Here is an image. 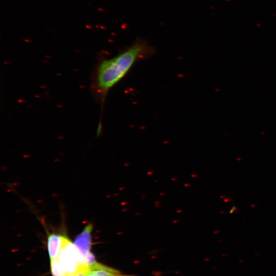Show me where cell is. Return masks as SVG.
<instances>
[{"label": "cell", "mask_w": 276, "mask_h": 276, "mask_svg": "<svg viewBox=\"0 0 276 276\" xmlns=\"http://www.w3.org/2000/svg\"><path fill=\"white\" fill-rule=\"evenodd\" d=\"M154 52L146 41L139 39L115 57L102 61L96 73L94 87L97 93L104 99L136 62L150 57Z\"/></svg>", "instance_id": "obj_1"}, {"label": "cell", "mask_w": 276, "mask_h": 276, "mask_svg": "<svg viewBox=\"0 0 276 276\" xmlns=\"http://www.w3.org/2000/svg\"><path fill=\"white\" fill-rule=\"evenodd\" d=\"M61 238L62 245L58 260L66 273L77 275L87 264L86 261L67 237L61 236Z\"/></svg>", "instance_id": "obj_2"}, {"label": "cell", "mask_w": 276, "mask_h": 276, "mask_svg": "<svg viewBox=\"0 0 276 276\" xmlns=\"http://www.w3.org/2000/svg\"><path fill=\"white\" fill-rule=\"evenodd\" d=\"M78 276H132L97 262L87 264L84 271Z\"/></svg>", "instance_id": "obj_3"}, {"label": "cell", "mask_w": 276, "mask_h": 276, "mask_svg": "<svg viewBox=\"0 0 276 276\" xmlns=\"http://www.w3.org/2000/svg\"><path fill=\"white\" fill-rule=\"evenodd\" d=\"M93 228V225L91 224H87L82 232L77 236L74 241L75 245L85 260L87 256L90 252Z\"/></svg>", "instance_id": "obj_4"}, {"label": "cell", "mask_w": 276, "mask_h": 276, "mask_svg": "<svg viewBox=\"0 0 276 276\" xmlns=\"http://www.w3.org/2000/svg\"><path fill=\"white\" fill-rule=\"evenodd\" d=\"M61 245V236L54 233L48 235V249L51 260L58 259Z\"/></svg>", "instance_id": "obj_5"}, {"label": "cell", "mask_w": 276, "mask_h": 276, "mask_svg": "<svg viewBox=\"0 0 276 276\" xmlns=\"http://www.w3.org/2000/svg\"><path fill=\"white\" fill-rule=\"evenodd\" d=\"M51 267L53 276H64L66 274L58 259L51 260Z\"/></svg>", "instance_id": "obj_6"}, {"label": "cell", "mask_w": 276, "mask_h": 276, "mask_svg": "<svg viewBox=\"0 0 276 276\" xmlns=\"http://www.w3.org/2000/svg\"><path fill=\"white\" fill-rule=\"evenodd\" d=\"M64 276H78V275H75L71 274L69 273H66Z\"/></svg>", "instance_id": "obj_7"}]
</instances>
